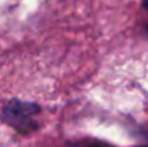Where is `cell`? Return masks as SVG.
<instances>
[{"mask_svg": "<svg viewBox=\"0 0 148 147\" xmlns=\"http://www.w3.org/2000/svg\"><path fill=\"white\" fill-rule=\"evenodd\" d=\"M72 147H111V146H106L101 141H85V143H78L75 146Z\"/></svg>", "mask_w": 148, "mask_h": 147, "instance_id": "obj_2", "label": "cell"}, {"mask_svg": "<svg viewBox=\"0 0 148 147\" xmlns=\"http://www.w3.org/2000/svg\"><path fill=\"white\" fill-rule=\"evenodd\" d=\"M143 6H144V9L148 12V0H144V1H143Z\"/></svg>", "mask_w": 148, "mask_h": 147, "instance_id": "obj_3", "label": "cell"}, {"mask_svg": "<svg viewBox=\"0 0 148 147\" xmlns=\"http://www.w3.org/2000/svg\"><path fill=\"white\" fill-rule=\"evenodd\" d=\"M40 112V105L30 101H10L3 107L1 118L20 134H30L39 128L35 117Z\"/></svg>", "mask_w": 148, "mask_h": 147, "instance_id": "obj_1", "label": "cell"}, {"mask_svg": "<svg viewBox=\"0 0 148 147\" xmlns=\"http://www.w3.org/2000/svg\"><path fill=\"white\" fill-rule=\"evenodd\" d=\"M147 30H148V28H147Z\"/></svg>", "mask_w": 148, "mask_h": 147, "instance_id": "obj_4", "label": "cell"}]
</instances>
